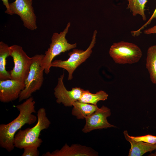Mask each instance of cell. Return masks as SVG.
Here are the masks:
<instances>
[{"mask_svg": "<svg viewBox=\"0 0 156 156\" xmlns=\"http://www.w3.org/2000/svg\"><path fill=\"white\" fill-rule=\"evenodd\" d=\"M73 106L72 114L78 119H85L98 108L97 105L84 103L78 101L75 102Z\"/></svg>", "mask_w": 156, "mask_h": 156, "instance_id": "cell-14", "label": "cell"}, {"mask_svg": "<svg viewBox=\"0 0 156 156\" xmlns=\"http://www.w3.org/2000/svg\"><path fill=\"white\" fill-rule=\"evenodd\" d=\"M123 134L125 139L130 143L131 146L129 156H141L148 152L156 150V144L135 141L131 138L127 130L124 131Z\"/></svg>", "mask_w": 156, "mask_h": 156, "instance_id": "cell-13", "label": "cell"}, {"mask_svg": "<svg viewBox=\"0 0 156 156\" xmlns=\"http://www.w3.org/2000/svg\"><path fill=\"white\" fill-rule=\"evenodd\" d=\"M108 96V94L103 90H100L93 94L88 90H84L78 101L96 105L99 101H104L107 99Z\"/></svg>", "mask_w": 156, "mask_h": 156, "instance_id": "cell-17", "label": "cell"}, {"mask_svg": "<svg viewBox=\"0 0 156 156\" xmlns=\"http://www.w3.org/2000/svg\"><path fill=\"white\" fill-rule=\"evenodd\" d=\"M111 115L110 109L107 106H102L93 113L85 118L86 124L82 131L85 133L96 129H101L116 127L109 123L107 118Z\"/></svg>", "mask_w": 156, "mask_h": 156, "instance_id": "cell-9", "label": "cell"}, {"mask_svg": "<svg viewBox=\"0 0 156 156\" xmlns=\"http://www.w3.org/2000/svg\"><path fill=\"white\" fill-rule=\"evenodd\" d=\"M156 18V8L154 11L152 16L148 20V21L140 28L138 29L135 31H132L131 33L134 36H138L141 33V31L145 27H146L148 25H149L151 22L152 20L155 18Z\"/></svg>", "mask_w": 156, "mask_h": 156, "instance_id": "cell-21", "label": "cell"}, {"mask_svg": "<svg viewBox=\"0 0 156 156\" xmlns=\"http://www.w3.org/2000/svg\"><path fill=\"white\" fill-rule=\"evenodd\" d=\"M70 25V23H68L63 31L59 34L54 33L52 36L50 47L45 52L41 61V65L46 74L50 72L52 60L56 56L77 47L76 43L70 44L66 38Z\"/></svg>", "mask_w": 156, "mask_h": 156, "instance_id": "cell-3", "label": "cell"}, {"mask_svg": "<svg viewBox=\"0 0 156 156\" xmlns=\"http://www.w3.org/2000/svg\"><path fill=\"white\" fill-rule=\"evenodd\" d=\"M130 137L133 140L136 142H142L151 144H156V136L148 134L141 136Z\"/></svg>", "mask_w": 156, "mask_h": 156, "instance_id": "cell-19", "label": "cell"}, {"mask_svg": "<svg viewBox=\"0 0 156 156\" xmlns=\"http://www.w3.org/2000/svg\"><path fill=\"white\" fill-rule=\"evenodd\" d=\"M146 67L151 81L156 84V45L151 46L147 50Z\"/></svg>", "mask_w": 156, "mask_h": 156, "instance_id": "cell-15", "label": "cell"}, {"mask_svg": "<svg viewBox=\"0 0 156 156\" xmlns=\"http://www.w3.org/2000/svg\"><path fill=\"white\" fill-rule=\"evenodd\" d=\"M97 33V31H94L90 44L85 51L74 49L72 51L68 53L69 57L67 60H55L52 62L51 67H59L66 70L68 73V79L71 80L75 70L90 56L92 52V49L96 43Z\"/></svg>", "mask_w": 156, "mask_h": 156, "instance_id": "cell-6", "label": "cell"}, {"mask_svg": "<svg viewBox=\"0 0 156 156\" xmlns=\"http://www.w3.org/2000/svg\"><path fill=\"white\" fill-rule=\"evenodd\" d=\"M150 156H156V151L155 152L153 153H151V154L149 155Z\"/></svg>", "mask_w": 156, "mask_h": 156, "instance_id": "cell-24", "label": "cell"}, {"mask_svg": "<svg viewBox=\"0 0 156 156\" xmlns=\"http://www.w3.org/2000/svg\"><path fill=\"white\" fill-rule=\"evenodd\" d=\"M32 0H15L10 3V7L13 15H18L24 27L34 30L37 28V17L32 6Z\"/></svg>", "mask_w": 156, "mask_h": 156, "instance_id": "cell-8", "label": "cell"}, {"mask_svg": "<svg viewBox=\"0 0 156 156\" xmlns=\"http://www.w3.org/2000/svg\"><path fill=\"white\" fill-rule=\"evenodd\" d=\"M64 74L58 78L57 85L55 88L54 94L56 99V102L62 104L65 107H71L76 101H79L84 90L79 87L72 88L68 90L63 83Z\"/></svg>", "mask_w": 156, "mask_h": 156, "instance_id": "cell-10", "label": "cell"}, {"mask_svg": "<svg viewBox=\"0 0 156 156\" xmlns=\"http://www.w3.org/2000/svg\"></svg>", "mask_w": 156, "mask_h": 156, "instance_id": "cell-25", "label": "cell"}, {"mask_svg": "<svg viewBox=\"0 0 156 156\" xmlns=\"http://www.w3.org/2000/svg\"><path fill=\"white\" fill-rule=\"evenodd\" d=\"M25 86L24 82L11 79L0 80V101L8 103L18 98Z\"/></svg>", "mask_w": 156, "mask_h": 156, "instance_id": "cell-11", "label": "cell"}, {"mask_svg": "<svg viewBox=\"0 0 156 156\" xmlns=\"http://www.w3.org/2000/svg\"><path fill=\"white\" fill-rule=\"evenodd\" d=\"M98 152L92 148L77 144L70 146L67 143L60 150L44 153L43 156H97Z\"/></svg>", "mask_w": 156, "mask_h": 156, "instance_id": "cell-12", "label": "cell"}, {"mask_svg": "<svg viewBox=\"0 0 156 156\" xmlns=\"http://www.w3.org/2000/svg\"><path fill=\"white\" fill-rule=\"evenodd\" d=\"M127 8L129 9L133 15L135 16L139 14L142 17L143 21L146 20L144 13V7L147 0H128Z\"/></svg>", "mask_w": 156, "mask_h": 156, "instance_id": "cell-18", "label": "cell"}, {"mask_svg": "<svg viewBox=\"0 0 156 156\" xmlns=\"http://www.w3.org/2000/svg\"><path fill=\"white\" fill-rule=\"evenodd\" d=\"M9 51L14 62V67L10 72L11 79L24 82L29 72L32 57L28 56L18 45L9 46Z\"/></svg>", "mask_w": 156, "mask_h": 156, "instance_id": "cell-7", "label": "cell"}, {"mask_svg": "<svg viewBox=\"0 0 156 156\" xmlns=\"http://www.w3.org/2000/svg\"><path fill=\"white\" fill-rule=\"evenodd\" d=\"M44 54H36L32 57V61L28 75L24 83L25 87L21 92L18 101L20 102L31 96L32 94L39 90L43 83L44 69L41 61Z\"/></svg>", "mask_w": 156, "mask_h": 156, "instance_id": "cell-4", "label": "cell"}, {"mask_svg": "<svg viewBox=\"0 0 156 156\" xmlns=\"http://www.w3.org/2000/svg\"><path fill=\"white\" fill-rule=\"evenodd\" d=\"M109 54L116 63L123 64L137 63L142 55V51L137 45L124 41L114 43Z\"/></svg>", "mask_w": 156, "mask_h": 156, "instance_id": "cell-5", "label": "cell"}, {"mask_svg": "<svg viewBox=\"0 0 156 156\" xmlns=\"http://www.w3.org/2000/svg\"><path fill=\"white\" fill-rule=\"evenodd\" d=\"M3 4L5 6L6 10L5 11V13L10 15H13V13L11 10L10 7V3H9L8 0H1Z\"/></svg>", "mask_w": 156, "mask_h": 156, "instance_id": "cell-22", "label": "cell"}, {"mask_svg": "<svg viewBox=\"0 0 156 156\" xmlns=\"http://www.w3.org/2000/svg\"><path fill=\"white\" fill-rule=\"evenodd\" d=\"M144 33L147 34L156 33V25L144 31Z\"/></svg>", "mask_w": 156, "mask_h": 156, "instance_id": "cell-23", "label": "cell"}, {"mask_svg": "<svg viewBox=\"0 0 156 156\" xmlns=\"http://www.w3.org/2000/svg\"><path fill=\"white\" fill-rule=\"evenodd\" d=\"M37 147L30 146L26 147L24 149V151L22 156H38L39 152Z\"/></svg>", "mask_w": 156, "mask_h": 156, "instance_id": "cell-20", "label": "cell"}, {"mask_svg": "<svg viewBox=\"0 0 156 156\" xmlns=\"http://www.w3.org/2000/svg\"><path fill=\"white\" fill-rule=\"evenodd\" d=\"M37 122L31 128L24 130L20 129L15 135L14 144L15 147L22 149L28 146L39 147L43 141L39 138L41 131L47 129L51 124L47 116L45 109L40 108L37 113Z\"/></svg>", "mask_w": 156, "mask_h": 156, "instance_id": "cell-2", "label": "cell"}, {"mask_svg": "<svg viewBox=\"0 0 156 156\" xmlns=\"http://www.w3.org/2000/svg\"><path fill=\"white\" fill-rule=\"evenodd\" d=\"M9 47L3 42H0V80L11 79L10 72L6 69V58L10 56Z\"/></svg>", "mask_w": 156, "mask_h": 156, "instance_id": "cell-16", "label": "cell"}, {"mask_svg": "<svg viewBox=\"0 0 156 156\" xmlns=\"http://www.w3.org/2000/svg\"><path fill=\"white\" fill-rule=\"evenodd\" d=\"M35 101L32 96L22 103L16 106L19 113L18 116L7 124L0 125V146L10 152L15 146L14 139L15 135L25 124L30 125L37 120V117L33 114L35 109Z\"/></svg>", "mask_w": 156, "mask_h": 156, "instance_id": "cell-1", "label": "cell"}]
</instances>
